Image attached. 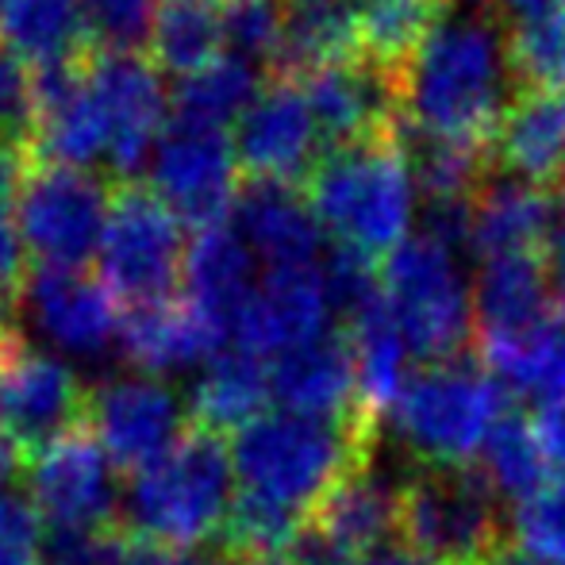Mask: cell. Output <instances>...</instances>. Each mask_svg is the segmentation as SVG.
<instances>
[{"label": "cell", "instance_id": "cell-1", "mask_svg": "<svg viewBox=\"0 0 565 565\" xmlns=\"http://www.w3.org/2000/svg\"><path fill=\"white\" fill-rule=\"evenodd\" d=\"M377 427L365 419H308L266 412L231 443L235 504L224 531V558L289 546L335 484L365 469Z\"/></svg>", "mask_w": 565, "mask_h": 565}, {"label": "cell", "instance_id": "cell-2", "mask_svg": "<svg viewBox=\"0 0 565 565\" xmlns=\"http://www.w3.org/2000/svg\"><path fill=\"white\" fill-rule=\"evenodd\" d=\"M520 93L508 51V23L492 8L466 4L439 15L401 70V119L435 139L492 154V139Z\"/></svg>", "mask_w": 565, "mask_h": 565}, {"label": "cell", "instance_id": "cell-3", "mask_svg": "<svg viewBox=\"0 0 565 565\" xmlns=\"http://www.w3.org/2000/svg\"><path fill=\"white\" fill-rule=\"evenodd\" d=\"M231 504V447L220 435L189 427L178 447L131 473L124 492V531L154 551L201 554L212 539H224Z\"/></svg>", "mask_w": 565, "mask_h": 565}, {"label": "cell", "instance_id": "cell-4", "mask_svg": "<svg viewBox=\"0 0 565 565\" xmlns=\"http://www.w3.org/2000/svg\"><path fill=\"white\" fill-rule=\"evenodd\" d=\"M308 204L339 246L388 258L408 238L416 181L401 147V127L381 139L335 147L305 181Z\"/></svg>", "mask_w": 565, "mask_h": 565}, {"label": "cell", "instance_id": "cell-5", "mask_svg": "<svg viewBox=\"0 0 565 565\" xmlns=\"http://www.w3.org/2000/svg\"><path fill=\"white\" fill-rule=\"evenodd\" d=\"M504 412V381L461 354L408 373L388 419L416 466H469Z\"/></svg>", "mask_w": 565, "mask_h": 565}, {"label": "cell", "instance_id": "cell-6", "mask_svg": "<svg viewBox=\"0 0 565 565\" xmlns=\"http://www.w3.org/2000/svg\"><path fill=\"white\" fill-rule=\"evenodd\" d=\"M396 539L431 565H489L508 546L481 466H416L396 484Z\"/></svg>", "mask_w": 565, "mask_h": 565}, {"label": "cell", "instance_id": "cell-7", "mask_svg": "<svg viewBox=\"0 0 565 565\" xmlns=\"http://www.w3.org/2000/svg\"><path fill=\"white\" fill-rule=\"evenodd\" d=\"M381 300L404 347L424 365L450 362L469 350L473 292L458 269V254L431 235H408L381 266Z\"/></svg>", "mask_w": 565, "mask_h": 565}, {"label": "cell", "instance_id": "cell-8", "mask_svg": "<svg viewBox=\"0 0 565 565\" xmlns=\"http://www.w3.org/2000/svg\"><path fill=\"white\" fill-rule=\"evenodd\" d=\"M23 481L39 523L62 546V558L124 527L119 469L82 427L28 454Z\"/></svg>", "mask_w": 565, "mask_h": 565}, {"label": "cell", "instance_id": "cell-9", "mask_svg": "<svg viewBox=\"0 0 565 565\" xmlns=\"http://www.w3.org/2000/svg\"><path fill=\"white\" fill-rule=\"evenodd\" d=\"M113 193L100 173L35 162L15 185V227L35 269H85L97 262Z\"/></svg>", "mask_w": 565, "mask_h": 565}, {"label": "cell", "instance_id": "cell-10", "mask_svg": "<svg viewBox=\"0 0 565 565\" xmlns=\"http://www.w3.org/2000/svg\"><path fill=\"white\" fill-rule=\"evenodd\" d=\"M185 224L150 193V185L124 181L113 193L97 254L105 289L131 308L162 305L185 281Z\"/></svg>", "mask_w": 565, "mask_h": 565}, {"label": "cell", "instance_id": "cell-11", "mask_svg": "<svg viewBox=\"0 0 565 565\" xmlns=\"http://www.w3.org/2000/svg\"><path fill=\"white\" fill-rule=\"evenodd\" d=\"M147 170L150 193L196 231L227 224L246 181L231 135L185 119H170Z\"/></svg>", "mask_w": 565, "mask_h": 565}, {"label": "cell", "instance_id": "cell-12", "mask_svg": "<svg viewBox=\"0 0 565 565\" xmlns=\"http://www.w3.org/2000/svg\"><path fill=\"white\" fill-rule=\"evenodd\" d=\"M89 412V388L66 358L12 331L0 339V431L23 454L77 431Z\"/></svg>", "mask_w": 565, "mask_h": 565}, {"label": "cell", "instance_id": "cell-13", "mask_svg": "<svg viewBox=\"0 0 565 565\" xmlns=\"http://www.w3.org/2000/svg\"><path fill=\"white\" fill-rule=\"evenodd\" d=\"M189 408L166 381L142 373H119L89 393L85 424L116 469L139 473L189 431Z\"/></svg>", "mask_w": 565, "mask_h": 565}, {"label": "cell", "instance_id": "cell-14", "mask_svg": "<svg viewBox=\"0 0 565 565\" xmlns=\"http://www.w3.org/2000/svg\"><path fill=\"white\" fill-rule=\"evenodd\" d=\"M89 85L108 127V170L135 181L170 127V89L147 54H93Z\"/></svg>", "mask_w": 565, "mask_h": 565}, {"label": "cell", "instance_id": "cell-15", "mask_svg": "<svg viewBox=\"0 0 565 565\" xmlns=\"http://www.w3.org/2000/svg\"><path fill=\"white\" fill-rule=\"evenodd\" d=\"M12 300H20L28 328L58 358H100L124 331L116 297L89 269H31Z\"/></svg>", "mask_w": 565, "mask_h": 565}, {"label": "cell", "instance_id": "cell-16", "mask_svg": "<svg viewBox=\"0 0 565 565\" xmlns=\"http://www.w3.org/2000/svg\"><path fill=\"white\" fill-rule=\"evenodd\" d=\"M231 142L246 178L292 181V185H305L316 162L328 154L305 89L292 77H274L258 93V100L238 116Z\"/></svg>", "mask_w": 565, "mask_h": 565}, {"label": "cell", "instance_id": "cell-17", "mask_svg": "<svg viewBox=\"0 0 565 565\" xmlns=\"http://www.w3.org/2000/svg\"><path fill=\"white\" fill-rule=\"evenodd\" d=\"M305 89L328 150L381 139L401 127V77L365 54L292 77Z\"/></svg>", "mask_w": 565, "mask_h": 565}, {"label": "cell", "instance_id": "cell-18", "mask_svg": "<svg viewBox=\"0 0 565 565\" xmlns=\"http://www.w3.org/2000/svg\"><path fill=\"white\" fill-rule=\"evenodd\" d=\"M331 320H335V308L323 281V262L262 269L258 289L231 335V347H243L258 358H281L328 335Z\"/></svg>", "mask_w": 565, "mask_h": 565}, {"label": "cell", "instance_id": "cell-19", "mask_svg": "<svg viewBox=\"0 0 565 565\" xmlns=\"http://www.w3.org/2000/svg\"><path fill=\"white\" fill-rule=\"evenodd\" d=\"M31 154L46 166L93 170L108 158V127L89 85V58L35 70Z\"/></svg>", "mask_w": 565, "mask_h": 565}, {"label": "cell", "instance_id": "cell-20", "mask_svg": "<svg viewBox=\"0 0 565 565\" xmlns=\"http://www.w3.org/2000/svg\"><path fill=\"white\" fill-rule=\"evenodd\" d=\"M227 224L250 246L262 269L320 266L328 254L323 227L308 204L305 185H292V181L246 178Z\"/></svg>", "mask_w": 565, "mask_h": 565}, {"label": "cell", "instance_id": "cell-21", "mask_svg": "<svg viewBox=\"0 0 565 565\" xmlns=\"http://www.w3.org/2000/svg\"><path fill=\"white\" fill-rule=\"evenodd\" d=\"M269 385H274V401L281 404V412H292V416L365 419L358 412V373L347 331H328L323 339L274 358Z\"/></svg>", "mask_w": 565, "mask_h": 565}, {"label": "cell", "instance_id": "cell-22", "mask_svg": "<svg viewBox=\"0 0 565 565\" xmlns=\"http://www.w3.org/2000/svg\"><path fill=\"white\" fill-rule=\"evenodd\" d=\"M551 316V281H546L543 254L484 258L473 285L477 350L527 339Z\"/></svg>", "mask_w": 565, "mask_h": 565}, {"label": "cell", "instance_id": "cell-23", "mask_svg": "<svg viewBox=\"0 0 565 565\" xmlns=\"http://www.w3.org/2000/svg\"><path fill=\"white\" fill-rule=\"evenodd\" d=\"M262 266L250 254V246L238 238L231 224L204 227L189 243L185 258V300L227 339L235 335L254 289H258Z\"/></svg>", "mask_w": 565, "mask_h": 565}, {"label": "cell", "instance_id": "cell-24", "mask_svg": "<svg viewBox=\"0 0 565 565\" xmlns=\"http://www.w3.org/2000/svg\"><path fill=\"white\" fill-rule=\"evenodd\" d=\"M119 347L135 373L166 381L170 373L204 370L227 347V339L189 300H162L131 308L119 331Z\"/></svg>", "mask_w": 565, "mask_h": 565}, {"label": "cell", "instance_id": "cell-25", "mask_svg": "<svg viewBox=\"0 0 565 565\" xmlns=\"http://www.w3.org/2000/svg\"><path fill=\"white\" fill-rule=\"evenodd\" d=\"M554 224V193L520 178H489L469 201V250L481 258L543 254Z\"/></svg>", "mask_w": 565, "mask_h": 565}, {"label": "cell", "instance_id": "cell-26", "mask_svg": "<svg viewBox=\"0 0 565 565\" xmlns=\"http://www.w3.org/2000/svg\"><path fill=\"white\" fill-rule=\"evenodd\" d=\"M492 166L508 178L546 185L565 173V93L520 89L492 139Z\"/></svg>", "mask_w": 565, "mask_h": 565}, {"label": "cell", "instance_id": "cell-27", "mask_svg": "<svg viewBox=\"0 0 565 565\" xmlns=\"http://www.w3.org/2000/svg\"><path fill=\"white\" fill-rule=\"evenodd\" d=\"M308 531L320 535L350 565L377 554L396 535V484L373 466L350 473L328 492Z\"/></svg>", "mask_w": 565, "mask_h": 565}, {"label": "cell", "instance_id": "cell-28", "mask_svg": "<svg viewBox=\"0 0 565 565\" xmlns=\"http://www.w3.org/2000/svg\"><path fill=\"white\" fill-rule=\"evenodd\" d=\"M274 396L269 365L243 347H224L196 377L189 393V416L193 427L224 439L227 431H243L258 416H266V404Z\"/></svg>", "mask_w": 565, "mask_h": 565}, {"label": "cell", "instance_id": "cell-29", "mask_svg": "<svg viewBox=\"0 0 565 565\" xmlns=\"http://www.w3.org/2000/svg\"><path fill=\"white\" fill-rule=\"evenodd\" d=\"M0 43L28 66H62L89 54L82 0H4Z\"/></svg>", "mask_w": 565, "mask_h": 565}, {"label": "cell", "instance_id": "cell-30", "mask_svg": "<svg viewBox=\"0 0 565 565\" xmlns=\"http://www.w3.org/2000/svg\"><path fill=\"white\" fill-rule=\"evenodd\" d=\"M281 77H300L308 70L354 58L358 51V4L354 0H281Z\"/></svg>", "mask_w": 565, "mask_h": 565}, {"label": "cell", "instance_id": "cell-31", "mask_svg": "<svg viewBox=\"0 0 565 565\" xmlns=\"http://www.w3.org/2000/svg\"><path fill=\"white\" fill-rule=\"evenodd\" d=\"M347 339L354 350V373H358V412L370 419L373 427H381V419L393 412L396 396H401L404 381V347L396 323L388 320L385 300H373L365 312H358L354 320H347Z\"/></svg>", "mask_w": 565, "mask_h": 565}, {"label": "cell", "instance_id": "cell-32", "mask_svg": "<svg viewBox=\"0 0 565 565\" xmlns=\"http://www.w3.org/2000/svg\"><path fill=\"white\" fill-rule=\"evenodd\" d=\"M508 51L520 89L565 93V0H504Z\"/></svg>", "mask_w": 565, "mask_h": 565}, {"label": "cell", "instance_id": "cell-33", "mask_svg": "<svg viewBox=\"0 0 565 565\" xmlns=\"http://www.w3.org/2000/svg\"><path fill=\"white\" fill-rule=\"evenodd\" d=\"M220 54H227L220 0H162L150 35V62L162 74L193 77Z\"/></svg>", "mask_w": 565, "mask_h": 565}, {"label": "cell", "instance_id": "cell-34", "mask_svg": "<svg viewBox=\"0 0 565 565\" xmlns=\"http://www.w3.org/2000/svg\"><path fill=\"white\" fill-rule=\"evenodd\" d=\"M262 89H266V70L235 54H220L212 66L181 77L173 93V108H178L173 119L227 131V124H238V116L258 100Z\"/></svg>", "mask_w": 565, "mask_h": 565}, {"label": "cell", "instance_id": "cell-35", "mask_svg": "<svg viewBox=\"0 0 565 565\" xmlns=\"http://www.w3.org/2000/svg\"><path fill=\"white\" fill-rule=\"evenodd\" d=\"M358 4V51L381 70L401 77L419 51L427 31L439 23L450 0H354Z\"/></svg>", "mask_w": 565, "mask_h": 565}, {"label": "cell", "instance_id": "cell-36", "mask_svg": "<svg viewBox=\"0 0 565 565\" xmlns=\"http://www.w3.org/2000/svg\"><path fill=\"white\" fill-rule=\"evenodd\" d=\"M477 354L520 396H539L543 404L565 401V316H551L527 339Z\"/></svg>", "mask_w": 565, "mask_h": 565}, {"label": "cell", "instance_id": "cell-37", "mask_svg": "<svg viewBox=\"0 0 565 565\" xmlns=\"http://www.w3.org/2000/svg\"><path fill=\"white\" fill-rule=\"evenodd\" d=\"M481 450V473L489 477V484L500 497L515 500V504H523L527 497L551 484L546 481L551 461H546V450L535 435V419H527L523 412L508 408Z\"/></svg>", "mask_w": 565, "mask_h": 565}, {"label": "cell", "instance_id": "cell-38", "mask_svg": "<svg viewBox=\"0 0 565 565\" xmlns=\"http://www.w3.org/2000/svg\"><path fill=\"white\" fill-rule=\"evenodd\" d=\"M162 0H82L89 54H142Z\"/></svg>", "mask_w": 565, "mask_h": 565}, {"label": "cell", "instance_id": "cell-39", "mask_svg": "<svg viewBox=\"0 0 565 565\" xmlns=\"http://www.w3.org/2000/svg\"><path fill=\"white\" fill-rule=\"evenodd\" d=\"M224 12V46L235 58L274 70L281 58L285 4L281 0H220Z\"/></svg>", "mask_w": 565, "mask_h": 565}, {"label": "cell", "instance_id": "cell-40", "mask_svg": "<svg viewBox=\"0 0 565 565\" xmlns=\"http://www.w3.org/2000/svg\"><path fill=\"white\" fill-rule=\"evenodd\" d=\"M515 546L539 565H565V477L539 489L512 515Z\"/></svg>", "mask_w": 565, "mask_h": 565}, {"label": "cell", "instance_id": "cell-41", "mask_svg": "<svg viewBox=\"0 0 565 565\" xmlns=\"http://www.w3.org/2000/svg\"><path fill=\"white\" fill-rule=\"evenodd\" d=\"M35 131V70L0 43V142L31 147Z\"/></svg>", "mask_w": 565, "mask_h": 565}, {"label": "cell", "instance_id": "cell-42", "mask_svg": "<svg viewBox=\"0 0 565 565\" xmlns=\"http://www.w3.org/2000/svg\"><path fill=\"white\" fill-rule=\"evenodd\" d=\"M62 565H227V558H204V554H173V551H154V546L139 543L135 535H127L124 527L116 535L100 539V543L85 546L77 554H66Z\"/></svg>", "mask_w": 565, "mask_h": 565}, {"label": "cell", "instance_id": "cell-43", "mask_svg": "<svg viewBox=\"0 0 565 565\" xmlns=\"http://www.w3.org/2000/svg\"><path fill=\"white\" fill-rule=\"evenodd\" d=\"M43 523L28 497L15 489L0 492V565H39Z\"/></svg>", "mask_w": 565, "mask_h": 565}, {"label": "cell", "instance_id": "cell-44", "mask_svg": "<svg viewBox=\"0 0 565 565\" xmlns=\"http://www.w3.org/2000/svg\"><path fill=\"white\" fill-rule=\"evenodd\" d=\"M28 250H23L20 227H15V209L12 196L0 193V292L4 297H15L28 277Z\"/></svg>", "mask_w": 565, "mask_h": 565}, {"label": "cell", "instance_id": "cell-45", "mask_svg": "<svg viewBox=\"0 0 565 565\" xmlns=\"http://www.w3.org/2000/svg\"><path fill=\"white\" fill-rule=\"evenodd\" d=\"M535 435L546 450V461L565 473V401L543 404L535 416Z\"/></svg>", "mask_w": 565, "mask_h": 565}, {"label": "cell", "instance_id": "cell-46", "mask_svg": "<svg viewBox=\"0 0 565 565\" xmlns=\"http://www.w3.org/2000/svg\"><path fill=\"white\" fill-rule=\"evenodd\" d=\"M543 266H546V281H551V297L562 305L565 316V220L551 231L543 246Z\"/></svg>", "mask_w": 565, "mask_h": 565}, {"label": "cell", "instance_id": "cell-47", "mask_svg": "<svg viewBox=\"0 0 565 565\" xmlns=\"http://www.w3.org/2000/svg\"><path fill=\"white\" fill-rule=\"evenodd\" d=\"M23 469H28V454H23L4 431H0V492L12 489L15 477H23Z\"/></svg>", "mask_w": 565, "mask_h": 565}, {"label": "cell", "instance_id": "cell-48", "mask_svg": "<svg viewBox=\"0 0 565 565\" xmlns=\"http://www.w3.org/2000/svg\"><path fill=\"white\" fill-rule=\"evenodd\" d=\"M354 565H431V562H424L419 554H412L408 546L388 543V546H381L377 554H370V558H362V562H354Z\"/></svg>", "mask_w": 565, "mask_h": 565}, {"label": "cell", "instance_id": "cell-49", "mask_svg": "<svg viewBox=\"0 0 565 565\" xmlns=\"http://www.w3.org/2000/svg\"><path fill=\"white\" fill-rule=\"evenodd\" d=\"M489 565H539V562H531L527 554L520 551V546H512V543H508L504 551H500L497 558H492Z\"/></svg>", "mask_w": 565, "mask_h": 565}, {"label": "cell", "instance_id": "cell-50", "mask_svg": "<svg viewBox=\"0 0 565 565\" xmlns=\"http://www.w3.org/2000/svg\"><path fill=\"white\" fill-rule=\"evenodd\" d=\"M12 297H4V292H0V339H8L12 335Z\"/></svg>", "mask_w": 565, "mask_h": 565}, {"label": "cell", "instance_id": "cell-51", "mask_svg": "<svg viewBox=\"0 0 565 565\" xmlns=\"http://www.w3.org/2000/svg\"><path fill=\"white\" fill-rule=\"evenodd\" d=\"M562 196H565V173H562Z\"/></svg>", "mask_w": 565, "mask_h": 565}, {"label": "cell", "instance_id": "cell-52", "mask_svg": "<svg viewBox=\"0 0 565 565\" xmlns=\"http://www.w3.org/2000/svg\"><path fill=\"white\" fill-rule=\"evenodd\" d=\"M0 8H4V0H0Z\"/></svg>", "mask_w": 565, "mask_h": 565}]
</instances>
